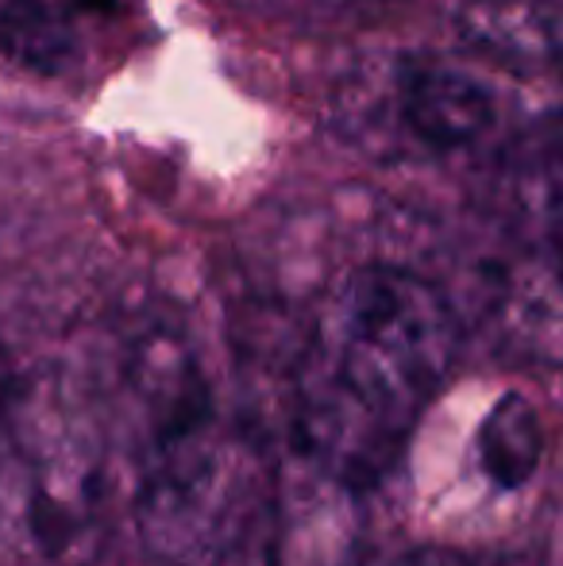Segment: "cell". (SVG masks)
Instances as JSON below:
<instances>
[{"instance_id": "4", "label": "cell", "mask_w": 563, "mask_h": 566, "mask_svg": "<svg viewBox=\"0 0 563 566\" xmlns=\"http://www.w3.org/2000/svg\"><path fill=\"white\" fill-rule=\"evenodd\" d=\"M344 119L383 155L448 158L498 132L502 105L487 77L444 59H394L347 85Z\"/></svg>"}, {"instance_id": "8", "label": "cell", "mask_w": 563, "mask_h": 566, "mask_svg": "<svg viewBox=\"0 0 563 566\" xmlns=\"http://www.w3.org/2000/svg\"><path fill=\"white\" fill-rule=\"evenodd\" d=\"M544 462V420L525 394H502L475 428V467L498 493H518Z\"/></svg>"}, {"instance_id": "2", "label": "cell", "mask_w": 563, "mask_h": 566, "mask_svg": "<svg viewBox=\"0 0 563 566\" xmlns=\"http://www.w3.org/2000/svg\"><path fill=\"white\" fill-rule=\"evenodd\" d=\"M105 497L101 424L59 378L8 386L0 405V555L62 566L93 536Z\"/></svg>"}, {"instance_id": "1", "label": "cell", "mask_w": 563, "mask_h": 566, "mask_svg": "<svg viewBox=\"0 0 563 566\" xmlns=\"http://www.w3.org/2000/svg\"><path fill=\"white\" fill-rule=\"evenodd\" d=\"M451 301L406 266H359L336 285L298 366L290 448L355 490L402 459L459 358Z\"/></svg>"}, {"instance_id": "11", "label": "cell", "mask_w": 563, "mask_h": 566, "mask_svg": "<svg viewBox=\"0 0 563 566\" xmlns=\"http://www.w3.org/2000/svg\"><path fill=\"white\" fill-rule=\"evenodd\" d=\"M4 394H8V378H4V358H0V405H4Z\"/></svg>"}, {"instance_id": "5", "label": "cell", "mask_w": 563, "mask_h": 566, "mask_svg": "<svg viewBox=\"0 0 563 566\" xmlns=\"http://www.w3.org/2000/svg\"><path fill=\"white\" fill-rule=\"evenodd\" d=\"M367 493L293 454L274 482V566H367Z\"/></svg>"}, {"instance_id": "7", "label": "cell", "mask_w": 563, "mask_h": 566, "mask_svg": "<svg viewBox=\"0 0 563 566\" xmlns=\"http://www.w3.org/2000/svg\"><path fill=\"white\" fill-rule=\"evenodd\" d=\"M467 28L494 59L563 77V0H475Z\"/></svg>"}, {"instance_id": "6", "label": "cell", "mask_w": 563, "mask_h": 566, "mask_svg": "<svg viewBox=\"0 0 563 566\" xmlns=\"http://www.w3.org/2000/svg\"><path fill=\"white\" fill-rule=\"evenodd\" d=\"M121 0H4L0 51L23 70L62 74L82 54L85 28L113 20Z\"/></svg>"}, {"instance_id": "10", "label": "cell", "mask_w": 563, "mask_h": 566, "mask_svg": "<svg viewBox=\"0 0 563 566\" xmlns=\"http://www.w3.org/2000/svg\"><path fill=\"white\" fill-rule=\"evenodd\" d=\"M552 282H556V290H560V297H563V239H560V247H556V259H552Z\"/></svg>"}, {"instance_id": "9", "label": "cell", "mask_w": 563, "mask_h": 566, "mask_svg": "<svg viewBox=\"0 0 563 566\" xmlns=\"http://www.w3.org/2000/svg\"><path fill=\"white\" fill-rule=\"evenodd\" d=\"M386 566H471V563L456 552H444V547H417V552L398 555V559H390Z\"/></svg>"}, {"instance_id": "3", "label": "cell", "mask_w": 563, "mask_h": 566, "mask_svg": "<svg viewBox=\"0 0 563 566\" xmlns=\"http://www.w3.org/2000/svg\"><path fill=\"white\" fill-rule=\"evenodd\" d=\"M267 497L271 482L256 443L220 412L139 451L136 528L166 566H220Z\"/></svg>"}]
</instances>
